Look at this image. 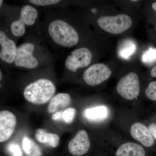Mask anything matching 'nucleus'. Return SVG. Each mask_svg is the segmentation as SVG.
Listing matches in <instances>:
<instances>
[{"instance_id":"nucleus-1","label":"nucleus","mask_w":156,"mask_h":156,"mask_svg":"<svg viewBox=\"0 0 156 156\" xmlns=\"http://www.w3.org/2000/svg\"><path fill=\"white\" fill-rule=\"evenodd\" d=\"M56 91V86L52 81L49 79H40L26 87L23 95L30 103L42 105L50 101Z\"/></svg>"},{"instance_id":"nucleus-2","label":"nucleus","mask_w":156,"mask_h":156,"mask_svg":"<svg viewBox=\"0 0 156 156\" xmlns=\"http://www.w3.org/2000/svg\"><path fill=\"white\" fill-rule=\"evenodd\" d=\"M48 32L52 40L62 47L71 48L75 46L79 42V34L76 30L62 20H56L50 23L48 27Z\"/></svg>"},{"instance_id":"nucleus-3","label":"nucleus","mask_w":156,"mask_h":156,"mask_svg":"<svg viewBox=\"0 0 156 156\" xmlns=\"http://www.w3.org/2000/svg\"><path fill=\"white\" fill-rule=\"evenodd\" d=\"M97 23L100 28L109 33L118 34L128 29L132 24V20L128 15L119 14L115 16H102Z\"/></svg>"},{"instance_id":"nucleus-4","label":"nucleus","mask_w":156,"mask_h":156,"mask_svg":"<svg viewBox=\"0 0 156 156\" xmlns=\"http://www.w3.org/2000/svg\"><path fill=\"white\" fill-rule=\"evenodd\" d=\"M117 92L123 98L132 100L138 97L140 91V86L138 76L131 72L124 76L117 85Z\"/></svg>"},{"instance_id":"nucleus-5","label":"nucleus","mask_w":156,"mask_h":156,"mask_svg":"<svg viewBox=\"0 0 156 156\" xmlns=\"http://www.w3.org/2000/svg\"><path fill=\"white\" fill-rule=\"evenodd\" d=\"M37 16V11L33 7L29 5L23 6L20 10L19 19L11 23V33L14 36L22 37L25 33V25H33Z\"/></svg>"},{"instance_id":"nucleus-6","label":"nucleus","mask_w":156,"mask_h":156,"mask_svg":"<svg viewBox=\"0 0 156 156\" xmlns=\"http://www.w3.org/2000/svg\"><path fill=\"white\" fill-rule=\"evenodd\" d=\"M112 72L106 65L97 63L88 68L84 72L83 80L85 83L92 87L98 86L109 78Z\"/></svg>"},{"instance_id":"nucleus-7","label":"nucleus","mask_w":156,"mask_h":156,"mask_svg":"<svg viewBox=\"0 0 156 156\" xmlns=\"http://www.w3.org/2000/svg\"><path fill=\"white\" fill-rule=\"evenodd\" d=\"M92 55L91 51L85 48H78L71 53L65 62L66 67L76 72L80 68L87 67L91 62Z\"/></svg>"},{"instance_id":"nucleus-8","label":"nucleus","mask_w":156,"mask_h":156,"mask_svg":"<svg viewBox=\"0 0 156 156\" xmlns=\"http://www.w3.org/2000/svg\"><path fill=\"white\" fill-rule=\"evenodd\" d=\"M34 46L31 43H24L17 48L14 63L18 67L34 69L38 65L37 59L33 56Z\"/></svg>"},{"instance_id":"nucleus-9","label":"nucleus","mask_w":156,"mask_h":156,"mask_svg":"<svg viewBox=\"0 0 156 156\" xmlns=\"http://www.w3.org/2000/svg\"><path fill=\"white\" fill-rule=\"evenodd\" d=\"M90 141L87 131L80 130L70 140L68 145L70 153L75 156H81L89 151Z\"/></svg>"},{"instance_id":"nucleus-10","label":"nucleus","mask_w":156,"mask_h":156,"mask_svg":"<svg viewBox=\"0 0 156 156\" xmlns=\"http://www.w3.org/2000/svg\"><path fill=\"white\" fill-rule=\"evenodd\" d=\"M17 124L16 116L8 110L0 112V142L7 141L12 136Z\"/></svg>"},{"instance_id":"nucleus-11","label":"nucleus","mask_w":156,"mask_h":156,"mask_svg":"<svg viewBox=\"0 0 156 156\" xmlns=\"http://www.w3.org/2000/svg\"><path fill=\"white\" fill-rule=\"evenodd\" d=\"M0 45L1 60L7 63L14 62L17 48L16 44L2 30L0 31Z\"/></svg>"},{"instance_id":"nucleus-12","label":"nucleus","mask_w":156,"mask_h":156,"mask_svg":"<svg viewBox=\"0 0 156 156\" xmlns=\"http://www.w3.org/2000/svg\"><path fill=\"white\" fill-rule=\"evenodd\" d=\"M130 134L134 139L146 147H151L154 144V138L148 128L140 122L134 123L131 126Z\"/></svg>"},{"instance_id":"nucleus-13","label":"nucleus","mask_w":156,"mask_h":156,"mask_svg":"<svg viewBox=\"0 0 156 156\" xmlns=\"http://www.w3.org/2000/svg\"><path fill=\"white\" fill-rule=\"evenodd\" d=\"M72 102V98L68 93H59L54 95L50 100L47 108L49 114L64 110Z\"/></svg>"},{"instance_id":"nucleus-14","label":"nucleus","mask_w":156,"mask_h":156,"mask_svg":"<svg viewBox=\"0 0 156 156\" xmlns=\"http://www.w3.org/2000/svg\"><path fill=\"white\" fill-rule=\"evenodd\" d=\"M115 156H146V151L141 146L133 142H127L120 146Z\"/></svg>"},{"instance_id":"nucleus-15","label":"nucleus","mask_w":156,"mask_h":156,"mask_svg":"<svg viewBox=\"0 0 156 156\" xmlns=\"http://www.w3.org/2000/svg\"><path fill=\"white\" fill-rule=\"evenodd\" d=\"M35 137L37 141L40 143L44 144L53 148L58 147L60 142V137L58 134L49 133L41 128L36 131Z\"/></svg>"},{"instance_id":"nucleus-16","label":"nucleus","mask_w":156,"mask_h":156,"mask_svg":"<svg viewBox=\"0 0 156 156\" xmlns=\"http://www.w3.org/2000/svg\"><path fill=\"white\" fill-rule=\"evenodd\" d=\"M22 146L26 156H42L43 155L41 148L30 137L24 136L22 140Z\"/></svg>"},{"instance_id":"nucleus-17","label":"nucleus","mask_w":156,"mask_h":156,"mask_svg":"<svg viewBox=\"0 0 156 156\" xmlns=\"http://www.w3.org/2000/svg\"><path fill=\"white\" fill-rule=\"evenodd\" d=\"M84 114L88 120L99 121L106 119L108 115V110L106 106H97L87 109Z\"/></svg>"},{"instance_id":"nucleus-18","label":"nucleus","mask_w":156,"mask_h":156,"mask_svg":"<svg viewBox=\"0 0 156 156\" xmlns=\"http://www.w3.org/2000/svg\"><path fill=\"white\" fill-rule=\"evenodd\" d=\"M136 44L131 40H126L122 43L119 50L120 57L124 59H128L136 51Z\"/></svg>"},{"instance_id":"nucleus-19","label":"nucleus","mask_w":156,"mask_h":156,"mask_svg":"<svg viewBox=\"0 0 156 156\" xmlns=\"http://www.w3.org/2000/svg\"><path fill=\"white\" fill-rule=\"evenodd\" d=\"M143 62L146 64H151L156 61V49L150 48L143 54L141 57Z\"/></svg>"},{"instance_id":"nucleus-20","label":"nucleus","mask_w":156,"mask_h":156,"mask_svg":"<svg viewBox=\"0 0 156 156\" xmlns=\"http://www.w3.org/2000/svg\"><path fill=\"white\" fill-rule=\"evenodd\" d=\"M76 111L72 107L68 108L63 111L62 121L66 124H71L75 118Z\"/></svg>"},{"instance_id":"nucleus-21","label":"nucleus","mask_w":156,"mask_h":156,"mask_svg":"<svg viewBox=\"0 0 156 156\" xmlns=\"http://www.w3.org/2000/svg\"><path fill=\"white\" fill-rule=\"evenodd\" d=\"M147 97L152 101H156V81L151 82L145 90Z\"/></svg>"},{"instance_id":"nucleus-22","label":"nucleus","mask_w":156,"mask_h":156,"mask_svg":"<svg viewBox=\"0 0 156 156\" xmlns=\"http://www.w3.org/2000/svg\"><path fill=\"white\" fill-rule=\"evenodd\" d=\"M29 2L36 5L44 6L55 5L60 1L58 0H30Z\"/></svg>"},{"instance_id":"nucleus-23","label":"nucleus","mask_w":156,"mask_h":156,"mask_svg":"<svg viewBox=\"0 0 156 156\" xmlns=\"http://www.w3.org/2000/svg\"><path fill=\"white\" fill-rule=\"evenodd\" d=\"M9 151L13 156H21L22 152L20 147L16 144H12L9 147Z\"/></svg>"},{"instance_id":"nucleus-24","label":"nucleus","mask_w":156,"mask_h":156,"mask_svg":"<svg viewBox=\"0 0 156 156\" xmlns=\"http://www.w3.org/2000/svg\"><path fill=\"white\" fill-rule=\"evenodd\" d=\"M63 111L56 112L53 114L51 116V119L54 121H62Z\"/></svg>"},{"instance_id":"nucleus-25","label":"nucleus","mask_w":156,"mask_h":156,"mask_svg":"<svg viewBox=\"0 0 156 156\" xmlns=\"http://www.w3.org/2000/svg\"><path fill=\"white\" fill-rule=\"evenodd\" d=\"M148 128L150 131L151 134L153 136L154 138L156 140V123H151Z\"/></svg>"},{"instance_id":"nucleus-26","label":"nucleus","mask_w":156,"mask_h":156,"mask_svg":"<svg viewBox=\"0 0 156 156\" xmlns=\"http://www.w3.org/2000/svg\"><path fill=\"white\" fill-rule=\"evenodd\" d=\"M151 75L153 77L156 78V66L151 70Z\"/></svg>"},{"instance_id":"nucleus-27","label":"nucleus","mask_w":156,"mask_h":156,"mask_svg":"<svg viewBox=\"0 0 156 156\" xmlns=\"http://www.w3.org/2000/svg\"><path fill=\"white\" fill-rule=\"evenodd\" d=\"M152 8L154 10L156 11V2L154 3L152 5Z\"/></svg>"},{"instance_id":"nucleus-28","label":"nucleus","mask_w":156,"mask_h":156,"mask_svg":"<svg viewBox=\"0 0 156 156\" xmlns=\"http://www.w3.org/2000/svg\"><path fill=\"white\" fill-rule=\"evenodd\" d=\"M0 76H1V77H0V79H1V80H2V71H1V72H0Z\"/></svg>"},{"instance_id":"nucleus-29","label":"nucleus","mask_w":156,"mask_h":156,"mask_svg":"<svg viewBox=\"0 0 156 156\" xmlns=\"http://www.w3.org/2000/svg\"><path fill=\"white\" fill-rule=\"evenodd\" d=\"M2 2L3 1L1 0V1H0V3H1V4H0V6H2Z\"/></svg>"},{"instance_id":"nucleus-30","label":"nucleus","mask_w":156,"mask_h":156,"mask_svg":"<svg viewBox=\"0 0 156 156\" xmlns=\"http://www.w3.org/2000/svg\"><path fill=\"white\" fill-rule=\"evenodd\" d=\"M131 2H138V1H137V0H136V1H134V0H133V1H131Z\"/></svg>"},{"instance_id":"nucleus-31","label":"nucleus","mask_w":156,"mask_h":156,"mask_svg":"<svg viewBox=\"0 0 156 156\" xmlns=\"http://www.w3.org/2000/svg\"></svg>"}]
</instances>
